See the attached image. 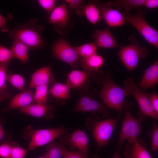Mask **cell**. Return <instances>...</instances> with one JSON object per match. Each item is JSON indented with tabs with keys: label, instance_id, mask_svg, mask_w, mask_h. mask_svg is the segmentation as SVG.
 <instances>
[{
	"label": "cell",
	"instance_id": "1",
	"mask_svg": "<svg viewBox=\"0 0 158 158\" xmlns=\"http://www.w3.org/2000/svg\"><path fill=\"white\" fill-rule=\"evenodd\" d=\"M38 20L37 18H35L27 23L18 24L13 29H9L7 33L11 39L20 40L29 50L43 48L46 45L42 35L44 26L37 24Z\"/></svg>",
	"mask_w": 158,
	"mask_h": 158
},
{
	"label": "cell",
	"instance_id": "2",
	"mask_svg": "<svg viewBox=\"0 0 158 158\" xmlns=\"http://www.w3.org/2000/svg\"><path fill=\"white\" fill-rule=\"evenodd\" d=\"M94 79L102 85L98 95L104 104L111 109L121 112L125 97L123 88L114 82L108 73L105 77L103 73H95Z\"/></svg>",
	"mask_w": 158,
	"mask_h": 158
},
{
	"label": "cell",
	"instance_id": "3",
	"mask_svg": "<svg viewBox=\"0 0 158 158\" xmlns=\"http://www.w3.org/2000/svg\"><path fill=\"white\" fill-rule=\"evenodd\" d=\"M132 104L131 102L130 101L124 102V117L117 143V145L118 147L121 146L126 140L128 142H133L142 133L141 123L145 116L138 112V118L134 116L130 110Z\"/></svg>",
	"mask_w": 158,
	"mask_h": 158
},
{
	"label": "cell",
	"instance_id": "4",
	"mask_svg": "<svg viewBox=\"0 0 158 158\" xmlns=\"http://www.w3.org/2000/svg\"><path fill=\"white\" fill-rule=\"evenodd\" d=\"M128 40L130 43L120 47L118 56L128 70L132 71L137 67L140 59H145L147 57L148 50L146 46L140 45L134 36H130Z\"/></svg>",
	"mask_w": 158,
	"mask_h": 158
},
{
	"label": "cell",
	"instance_id": "5",
	"mask_svg": "<svg viewBox=\"0 0 158 158\" xmlns=\"http://www.w3.org/2000/svg\"><path fill=\"white\" fill-rule=\"evenodd\" d=\"M145 11L140 10L133 14L124 11L122 13L126 21L129 23L150 44L158 48V32L146 21Z\"/></svg>",
	"mask_w": 158,
	"mask_h": 158
},
{
	"label": "cell",
	"instance_id": "6",
	"mask_svg": "<svg viewBox=\"0 0 158 158\" xmlns=\"http://www.w3.org/2000/svg\"><path fill=\"white\" fill-rule=\"evenodd\" d=\"M123 89L125 97L131 95L135 99L140 108L138 112L143 116L157 119L158 113L154 109L145 92L140 90L136 84L133 78L129 77L124 81Z\"/></svg>",
	"mask_w": 158,
	"mask_h": 158
},
{
	"label": "cell",
	"instance_id": "7",
	"mask_svg": "<svg viewBox=\"0 0 158 158\" xmlns=\"http://www.w3.org/2000/svg\"><path fill=\"white\" fill-rule=\"evenodd\" d=\"M31 131L30 133V140L28 147L30 150L47 145L59 137L68 134L67 129L63 126Z\"/></svg>",
	"mask_w": 158,
	"mask_h": 158
},
{
	"label": "cell",
	"instance_id": "8",
	"mask_svg": "<svg viewBox=\"0 0 158 158\" xmlns=\"http://www.w3.org/2000/svg\"><path fill=\"white\" fill-rule=\"evenodd\" d=\"M120 116L115 118H109L99 121L93 120L90 128L92 135L100 150L107 145Z\"/></svg>",
	"mask_w": 158,
	"mask_h": 158
},
{
	"label": "cell",
	"instance_id": "9",
	"mask_svg": "<svg viewBox=\"0 0 158 158\" xmlns=\"http://www.w3.org/2000/svg\"><path fill=\"white\" fill-rule=\"evenodd\" d=\"M54 56L56 59L75 67L79 63V56L75 47L69 42L62 38L57 39L51 48Z\"/></svg>",
	"mask_w": 158,
	"mask_h": 158
},
{
	"label": "cell",
	"instance_id": "10",
	"mask_svg": "<svg viewBox=\"0 0 158 158\" xmlns=\"http://www.w3.org/2000/svg\"><path fill=\"white\" fill-rule=\"evenodd\" d=\"M86 91L82 92L79 99L72 109V111L98 113L100 114L103 117L108 118L109 114L107 107L104 105L96 101L91 95H88L87 91L86 94Z\"/></svg>",
	"mask_w": 158,
	"mask_h": 158
},
{
	"label": "cell",
	"instance_id": "11",
	"mask_svg": "<svg viewBox=\"0 0 158 158\" xmlns=\"http://www.w3.org/2000/svg\"><path fill=\"white\" fill-rule=\"evenodd\" d=\"M70 15L66 4L62 3L56 7L50 14L48 24L53 25L54 28L61 35L66 32L70 25Z\"/></svg>",
	"mask_w": 158,
	"mask_h": 158
},
{
	"label": "cell",
	"instance_id": "12",
	"mask_svg": "<svg viewBox=\"0 0 158 158\" xmlns=\"http://www.w3.org/2000/svg\"><path fill=\"white\" fill-rule=\"evenodd\" d=\"M95 72L72 71L68 74L66 84L70 89H78L81 92L88 90L90 79L94 78Z\"/></svg>",
	"mask_w": 158,
	"mask_h": 158
},
{
	"label": "cell",
	"instance_id": "13",
	"mask_svg": "<svg viewBox=\"0 0 158 158\" xmlns=\"http://www.w3.org/2000/svg\"><path fill=\"white\" fill-rule=\"evenodd\" d=\"M96 2L100 12L102 20L104 21L109 27L121 26L125 24V17L119 10L109 6L106 3L98 1Z\"/></svg>",
	"mask_w": 158,
	"mask_h": 158
},
{
	"label": "cell",
	"instance_id": "14",
	"mask_svg": "<svg viewBox=\"0 0 158 158\" xmlns=\"http://www.w3.org/2000/svg\"><path fill=\"white\" fill-rule=\"evenodd\" d=\"M61 140L69 145L72 150L77 149L87 154V148L89 139L87 135L83 131L78 129L70 135L61 137Z\"/></svg>",
	"mask_w": 158,
	"mask_h": 158
},
{
	"label": "cell",
	"instance_id": "15",
	"mask_svg": "<svg viewBox=\"0 0 158 158\" xmlns=\"http://www.w3.org/2000/svg\"><path fill=\"white\" fill-rule=\"evenodd\" d=\"M92 37L94 40V43L97 47L106 49L121 47L116 42L109 27L102 30L96 29Z\"/></svg>",
	"mask_w": 158,
	"mask_h": 158
},
{
	"label": "cell",
	"instance_id": "16",
	"mask_svg": "<svg viewBox=\"0 0 158 158\" xmlns=\"http://www.w3.org/2000/svg\"><path fill=\"white\" fill-rule=\"evenodd\" d=\"M55 82L54 76L51 67L46 66L36 70L32 74L29 88L31 89L42 85L52 84Z\"/></svg>",
	"mask_w": 158,
	"mask_h": 158
},
{
	"label": "cell",
	"instance_id": "17",
	"mask_svg": "<svg viewBox=\"0 0 158 158\" xmlns=\"http://www.w3.org/2000/svg\"><path fill=\"white\" fill-rule=\"evenodd\" d=\"M55 109L47 102L43 103H33L19 109L20 113L36 118L44 116L51 118L53 116V111Z\"/></svg>",
	"mask_w": 158,
	"mask_h": 158
},
{
	"label": "cell",
	"instance_id": "18",
	"mask_svg": "<svg viewBox=\"0 0 158 158\" xmlns=\"http://www.w3.org/2000/svg\"><path fill=\"white\" fill-rule=\"evenodd\" d=\"M158 82V60L154 63L145 71L139 83L138 87L143 92L154 87Z\"/></svg>",
	"mask_w": 158,
	"mask_h": 158
},
{
	"label": "cell",
	"instance_id": "19",
	"mask_svg": "<svg viewBox=\"0 0 158 158\" xmlns=\"http://www.w3.org/2000/svg\"><path fill=\"white\" fill-rule=\"evenodd\" d=\"M48 97L51 100L63 104L71 97L70 88L66 84L55 81L48 90Z\"/></svg>",
	"mask_w": 158,
	"mask_h": 158
},
{
	"label": "cell",
	"instance_id": "20",
	"mask_svg": "<svg viewBox=\"0 0 158 158\" xmlns=\"http://www.w3.org/2000/svg\"><path fill=\"white\" fill-rule=\"evenodd\" d=\"M34 103L33 94L31 89H27L14 96L11 99L8 107L4 109V111L17 109H20Z\"/></svg>",
	"mask_w": 158,
	"mask_h": 158
},
{
	"label": "cell",
	"instance_id": "21",
	"mask_svg": "<svg viewBox=\"0 0 158 158\" xmlns=\"http://www.w3.org/2000/svg\"><path fill=\"white\" fill-rule=\"evenodd\" d=\"M76 11L78 15L85 16L93 25H95L102 20L100 12L96 1H90L86 4H83Z\"/></svg>",
	"mask_w": 158,
	"mask_h": 158
},
{
	"label": "cell",
	"instance_id": "22",
	"mask_svg": "<svg viewBox=\"0 0 158 158\" xmlns=\"http://www.w3.org/2000/svg\"><path fill=\"white\" fill-rule=\"evenodd\" d=\"M124 153L128 158H152L145 144L137 139L133 142H127Z\"/></svg>",
	"mask_w": 158,
	"mask_h": 158
},
{
	"label": "cell",
	"instance_id": "23",
	"mask_svg": "<svg viewBox=\"0 0 158 158\" xmlns=\"http://www.w3.org/2000/svg\"><path fill=\"white\" fill-rule=\"evenodd\" d=\"M14 57L18 59L22 63L24 64L29 61V49L27 46L20 40H13L10 49Z\"/></svg>",
	"mask_w": 158,
	"mask_h": 158
},
{
	"label": "cell",
	"instance_id": "24",
	"mask_svg": "<svg viewBox=\"0 0 158 158\" xmlns=\"http://www.w3.org/2000/svg\"><path fill=\"white\" fill-rule=\"evenodd\" d=\"M104 59L102 56L97 54L83 58L80 63L83 70L96 72L103 65Z\"/></svg>",
	"mask_w": 158,
	"mask_h": 158
},
{
	"label": "cell",
	"instance_id": "25",
	"mask_svg": "<svg viewBox=\"0 0 158 158\" xmlns=\"http://www.w3.org/2000/svg\"><path fill=\"white\" fill-rule=\"evenodd\" d=\"M68 151L63 144L52 141L47 145L46 152L44 156L45 158H60Z\"/></svg>",
	"mask_w": 158,
	"mask_h": 158
},
{
	"label": "cell",
	"instance_id": "26",
	"mask_svg": "<svg viewBox=\"0 0 158 158\" xmlns=\"http://www.w3.org/2000/svg\"><path fill=\"white\" fill-rule=\"evenodd\" d=\"M145 0H116L113 1H110L107 4L111 7H123L124 11L130 13V11L135 8H139L143 6Z\"/></svg>",
	"mask_w": 158,
	"mask_h": 158
},
{
	"label": "cell",
	"instance_id": "27",
	"mask_svg": "<svg viewBox=\"0 0 158 158\" xmlns=\"http://www.w3.org/2000/svg\"><path fill=\"white\" fill-rule=\"evenodd\" d=\"M75 48L79 56L82 59L97 54V47L92 42L82 44Z\"/></svg>",
	"mask_w": 158,
	"mask_h": 158
},
{
	"label": "cell",
	"instance_id": "28",
	"mask_svg": "<svg viewBox=\"0 0 158 158\" xmlns=\"http://www.w3.org/2000/svg\"><path fill=\"white\" fill-rule=\"evenodd\" d=\"M48 85L38 86L35 88L33 94L34 102L37 103H43L47 102L48 95Z\"/></svg>",
	"mask_w": 158,
	"mask_h": 158
},
{
	"label": "cell",
	"instance_id": "29",
	"mask_svg": "<svg viewBox=\"0 0 158 158\" xmlns=\"http://www.w3.org/2000/svg\"><path fill=\"white\" fill-rule=\"evenodd\" d=\"M7 81L14 87L19 90H23L25 86V80L23 76L18 74L7 75Z\"/></svg>",
	"mask_w": 158,
	"mask_h": 158
},
{
	"label": "cell",
	"instance_id": "30",
	"mask_svg": "<svg viewBox=\"0 0 158 158\" xmlns=\"http://www.w3.org/2000/svg\"><path fill=\"white\" fill-rule=\"evenodd\" d=\"M10 62L0 63V95L8 90L6 83L7 71Z\"/></svg>",
	"mask_w": 158,
	"mask_h": 158
},
{
	"label": "cell",
	"instance_id": "31",
	"mask_svg": "<svg viewBox=\"0 0 158 158\" xmlns=\"http://www.w3.org/2000/svg\"><path fill=\"white\" fill-rule=\"evenodd\" d=\"M14 58L10 49L0 45V63L10 62Z\"/></svg>",
	"mask_w": 158,
	"mask_h": 158
},
{
	"label": "cell",
	"instance_id": "32",
	"mask_svg": "<svg viewBox=\"0 0 158 158\" xmlns=\"http://www.w3.org/2000/svg\"><path fill=\"white\" fill-rule=\"evenodd\" d=\"M37 2L39 5L49 15L56 7V1L55 0H38Z\"/></svg>",
	"mask_w": 158,
	"mask_h": 158
},
{
	"label": "cell",
	"instance_id": "33",
	"mask_svg": "<svg viewBox=\"0 0 158 158\" xmlns=\"http://www.w3.org/2000/svg\"><path fill=\"white\" fill-rule=\"evenodd\" d=\"M153 125L151 150L157 151L158 149V126L156 123L154 121Z\"/></svg>",
	"mask_w": 158,
	"mask_h": 158
},
{
	"label": "cell",
	"instance_id": "34",
	"mask_svg": "<svg viewBox=\"0 0 158 158\" xmlns=\"http://www.w3.org/2000/svg\"><path fill=\"white\" fill-rule=\"evenodd\" d=\"M27 150L18 146L12 147L10 158H24L27 152Z\"/></svg>",
	"mask_w": 158,
	"mask_h": 158
},
{
	"label": "cell",
	"instance_id": "35",
	"mask_svg": "<svg viewBox=\"0 0 158 158\" xmlns=\"http://www.w3.org/2000/svg\"><path fill=\"white\" fill-rule=\"evenodd\" d=\"M12 147L7 143L4 142L0 145V157L2 158H10Z\"/></svg>",
	"mask_w": 158,
	"mask_h": 158
},
{
	"label": "cell",
	"instance_id": "36",
	"mask_svg": "<svg viewBox=\"0 0 158 158\" xmlns=\"http://www.w3.org/2000/svg\"><path fill=\"white\" fill-rule=\"evenodd\" d=\"M155 111L158 113V95L157 93H145Z\"/></svg>",
	"mask_w": 158,
	"mask_h": 158
},
{
	"label": "cell",
	"instance_id": "37",
	"mask_svg": "<svg viewBox=\"0 0 158 158\" xmlns=\"http://www.w3.org/2000/svg\"><path fill=\"white\" fill-rule=\"evenodd\" d=\"M63 158H89L88 154L80 151H72L68 150Z\"/></svg>",
	"mask_w": 158,
	"mask_h": 158
},
{
	"label": "cell",
	"instance_id": "38",
	"mask_svg": "<svg viewBox=\"0 0 158 158\" xmlns=\"http://www.w3.org/2000/svg\"><path fill=\"white\" fill-rule=\"evenodd\" d=\"M12 18L11 15L4 16L0 14V31L7 33L9 29L6 26L7 20Z\"/></svg>",
	"mask_w": 158,
	"mask_h": 158
},
{
	"label": "cell",
	"instance_id": "39",
	"mask_svg": "<svg viewBox=\"0 0 158 158\" xmlns=\"http://www.w3.org/2000/svg\"><path fill=\"white\" fill-rule=\"evenodd\" d=\"M65 2L68 4L69 8L76 10L79 8L84 4L81 0H65Z\"/></svg>",
	"mask_w": 158,
	"mask_h": 158
},
{
	"label": "cell",
	"instance_id": "40",
	"mask_svg": "<svg viewBox=\"0 0 158 158\" xmlns=\"http://www.w3.org/2000/svg\"><path fill=\"white\" fill-rule=\"evenodd\" d=\"M143 6L148 9H153L158 7V0H145Z\"/></svg>",
	"mask_w": 158,
	"mask_h": 158
},
{
	"label": "cell",
	"instance_id": "41",
	"mask_svg": "<svg viewBox=\"0 0 158 158\" xmlns=\"http://www.w3.org/2000/svg\"><path fill=\"white\" fill-rule=\"evenodd\" d=\"M11 97V92L8 90L0 95V102L6 99H9Z\"/></svg>",
	"mask_w": 158,
	"mask_h": 158
},
{
	"label": "cell",
	"instance_id": "42",
	"mask_svg": "<svg viewBox=\"0 0 158 158\" xmlns=\"http://www.w3.org/2000/svg\"><path fill=\"white\" fill-rule=\"evenodd\" d=\"M5 136V132L1 123L0 122V140L4 139Z\"/></svg>",
	"mask_w": 158,
	"mask_h": 158
},
{
	"label": "cell",
	"instance_id": "43",
	"mask_svg": "<svg viewBox=\"0 0 158 158\" xmlns=\"http://www.w3.org/2000/svg\"><path fill=\"white\" fill-rule=\"evenodd\" d=\"M112 158H122L118 150L115 152Z\"/></svg>",
	"mask_w": 158,
	"mask_h": 158
},
{
	"label": "cell",
	"instance_id": "44",
	"mask_svg": "<svg viewBox=\"0 0 158 158\" xmlns=\"http://www.w3.org/2000/svg\"><path fill=\"white\" fill-rule=\"evenodd\" d=\"M37 158H45V157H44V156L43 155V156L40 157H38Z\"/></svg>",
	"mask_w": 158,
	"mask_h": 158
}]
</instances>
